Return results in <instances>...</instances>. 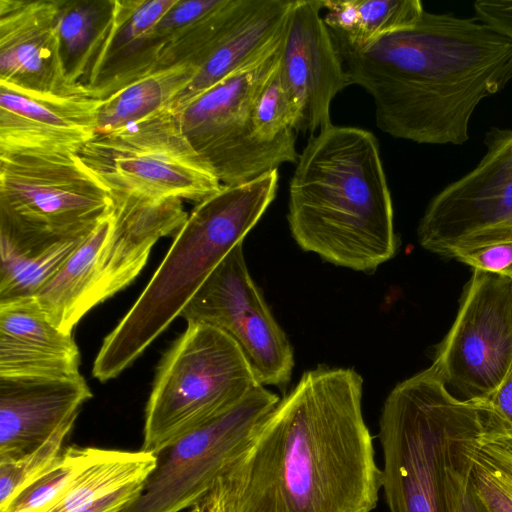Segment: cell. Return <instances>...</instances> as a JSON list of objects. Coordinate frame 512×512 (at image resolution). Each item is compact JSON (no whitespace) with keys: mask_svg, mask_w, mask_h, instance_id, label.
I'll return each instance as SVG.
<instances>
[{"mask_svg":"<svg viewBox=\"0 0 512 512\" xmlns=\"http://www.w3.org/2000/svg\"><path fill=\"white\" fill-rule=\"evenodd\" d=\"M475 17L512 39V0H477Z\"/></svg>","mask_w":512,"mask_h":512,"instance_id":"obj_35","label":"cell"},{"mask_svg":"<svg viewBox=\"0 0 512 512\" xmlns=\"http://www.w3.org/2000/svg\"><path fill=\"white\" fill-rule=\"evenodd\" d=\"M484 430L479 404L453 396L431 367L396 385L379 420L389 512H460Z\"/></svg>","mask_w":512,"mask_h":512,"instance_id":"obj_4","label":"cell"},{"mask_svg":"<svg viewBox=\"0 0 512 512\" xmlns=\"http://www.w3.org/2000/svg\"><path fill=\"white\" fill-rule=\"evenodd\" d=\"M176 0H115L80 82L84 94L104 100L158 70L166 41L156 26Z\"/></svg>","mask_w":512,"mask_h":512,"instance_id":"obj_17","label":"cell"},{"mask_svg":"<svg viewBox=\"0 0 512 512\" xmlns=\"http://www.w3.org/2000/svg\"><path fill=\"white\" fill-rule=\"evenodd\" d=\"M350 368L306 371L199 501L213 512H372L381 469Z\"/></svg>","mask_w":512,"mask_h":512,"instance_id":"obj_1","label":"cell"},{"mask_svg":"<svg viewBox=\"0 0 512 512\" xmlns=\"http://www.w3.org/2000/svg\"><path fill=\"white\" fill-rule=\"evenodd\" d=\"M221 0H176L159 20L156 31L166 41L203 17Z\"/></svg>","mask_w":512,"mask_h":512,"instance_id":"obj_34","label":"cell"},{"mask_svg":"<svg viewBox=\"0 0 512 512\" xmlns=\"http://www.w3.org/2000/svg\"><path fill=\"white\" fill-rule=\"evenodd\" d=\"M358 23L353 36L336 39L359 49L375 40L415 25L425 9L419 0H357Z\"/></svg>","mask_w":512,"mask_h":512,"instance_id":"obj_30","label":"cell"},{"mask_svg":"<svg viewBox=\"0 0 512 512\" xmlns=\"http://www.w3.org/2000/svg\"><path fill=\"white\" fill-rule=\"evenodd\" d=\"M114 1L60 0L57 32L61 62L68 85L82 94L80 82L111 17Z\"/></svg>","mask_w":512,"mask_h":512,"instance_id":"obj_25","label":"cell"},{"mask_svg":"<svg viewBox=\"0 0 512 512\" xmlns=\"http://www.w3.org/2000/svg\"><path fill=\"white\" fill-rule=\"evenodd\" d=\"M321 0L293 1L279 72L296 115V130L317 134L332 124L330 105L349 86L343 59L321 16Z\"/></svg>","mask_w":512,"mask_h":512,"instance_id":"obj_15","label":"cell"},{"mask_svg":"<svg viewBox=\"0 0 512 512\" xmlns=\"http://www.w3.org/2000/svg\"><path fill=\"white\" fill-rule=\"evenodd\" d=\"M227 334L241 349L263 386H286L294 367L293 348L252 279L236 245L211 272L180 315Z\"/></svg>","mask_w":512,"mask_h":512,"instance_id":"obj_13","label":"cell"},{"mask_svg":"<svg viewBox=\"0 0 512 512\" xmlns=\"http://www.w3.org/2000/svg\"><path fill=\"white\" fill-rule=\"evenodd\" d=\"M87 235L40 239L0 230V304L35 298Z\"/></svg>","mask_w":512,"mask_h":512,"instance_id":"obj_22","label":"cell"},{"mask_svg":"<svg viewBox=\"0 0 512 512\" xmlns=\"http://www.w3.org/2000/svg\"><path fill=\"white\" fill-rule=\"evenodd\" d=\"M197 68L178 65L160 68L101 101L96 134L111 132L173 106Z\"/></svg>","mask_w":512,"mask_h":512,"instance_id":"obj_23","label":"cell"},{"mask_svg":"<svg viewBox=\"0 0 512 512\" xmlns=\"http://www.w3.org/2000/svg\"><path fill=\"white\" fill-rule=\"evenodd\" d=\"M112 204L78 154L0 153L1 229L43 239L83 236Z\"/></svg>","mask_w":512,"mask_h":512,"instance_id":"obj_10","label":"cell"},{"mask_svg":"<svg viewBox=\"0 0 512 512\" xmlns=\"http://www.w3.org/2000/svg\"><path fill=\"white\" fill-rule=\"evenodd\" d=\"M460 512H481L471 493L469 482L462 499Z\"/></svg>","mask_w":512,"mask_h":512,"instance_id":"obj_37","label":"cell"},{"mask_svg":"<svg viewBox=\"0 0 512 512\" xmlns=\"http://www.w3.org/2000/svg\"><path fill=\"white\" fill-rule=\"evenodd\" d=\"M75 420L61 426L36 450L15 460L0 462V508L25 484L48 469L62 452L65 438Z\"/></svg>","mask_w":512,"mask_h":512,"instance_id":"obj_32","label":"cell"},{"mask_svg":"<svg viewBox=\"0 0 512 512\" xmlns=\"http://www.w3.org/2000/svg\"><path fill=\"white\" fill-rule=\"evenodd\" d=\"M110 193L111 210L35 296L49 319L67 333L93 307L129 285L155 243L176 234L188 217L179 198Z\"/></svg>","mask_w":512,"mask_h":512,"instance_id":"obj_6","label":"cell"},{"mask_svg":"<svg viewBox=\"0 0 512 512\" xmlns=\"http://www.w3.org/2000/svg\"><path fill=\"white\" fill-rule=\"evenodd\" d=\"M250 2L221 0L213 10L167 41L158 69L186 65L199 70L228 31L244 15Z\"/></svg>","mask_w":512,"mask_h":512,"instance_id":"obj_26","label":"cell"},{"mask_svg":"<svg viewBox=\"0 0 512 512\" xmlns=\"http://www.w3.org/2000/svg\"><path fill=\"white\" fill-rule=\"evenodd\" d=\"M474 270L512 279V221L479 230L457 242L447 256Z\"/></svg>","mask_w":512,"mask_h":512,"instance_id":"obj_31","label":"cell"},{"mask_svg":"<svg viewBox=\"0 0 512 512\" xmlns=\"http://www.w3.org/2000/svg\"><path fill=\"white\" fill-rule=\"evenodd\" d=\"M284 34V33H283ZM282 37L259 57L179 106H173L182 132L222 185L247 182L299 154L262 142L252 111L279 66Z\"/></svg>","mask_w":512,"mask_h":512,"instance_id":"obj_8","label":"cell"},{"mask_svg":"<svg viewBox=\"0 0 512 512\" xmlns=\"http://www.w3.org/2000/svg\"><path fill=\"white\" fill-rule=\"evenodd\" d=\"M59 6L60 0H0L1 84L37 93L82 94L64 74Z\"/></svg>","mask_w":512,"mask_h":512,"instance_id":"obj_18","label":"cell"},{"mask_svg":"<svg viewBox=\"0 0 512 512\" xmlns=\"http://www.w3.org/2000/svg\"><path fill=\"white\" fill-rule=\"evenodd\" d=\"M91 397L81 374L0 376V462L36 450L61 426L76 420L80 408Z\"/></svg>","mask_w":512,"mask_h":512,"instance_id":"obj_19","label":"cell"},{"mask_svg":"<svg viewBox=\"0 0 512 512\" xmlns=\"http://www.w3.org/2000/svg\"><path fill=\"white\" fill-rule=\"evenodd\" d=\"M469 486L481 512H512V445L483 433Z\"/></svg>","mask_w":512,"mask_h":512,"instance_id":"obj_27","label":"cell"},{"mask_svg":"<svg viewBox=\"0 0 512 512\" xmlns=\"http://www.w3.org/2000/svg\"><path fill=\"white\" fill-rule=\"evenodd\" d=\"M456 398L481 402L512 367V279L474 270L430 366Z\"/></svg>","mask_w":512,"mask_h":512,"instance_id":"obj_12","label":"cell"},{"mask_svg":"<svg viewBox=\"0 0 512 512\" xmlns=\"http://www.w3.org/2000/svg\"><path fill=\"white\" fill-rule=\"evenodd\" d=\"M183 512H190V510L188 509V510H186V511H183Z\"/></svg>","mask_w":512,"mask_h":512,"instance_id":"obj_39","label":"cell"},{"mask_svg":"<svg viewBox=\"0 0 512 512\" xmlns=\"http://www.w3.org/2000/svg\"><path fill=\"white\" fill-rule=\"evenodd\" d=\"M296 164L287 219L304 251L361 272L395 255L392 199L373 133L331 124L310 137Z\"/></svg>","mask_w":512,"mask_h":512,"instance_id":"obj_3","label":"cell"},{"mask_svg":"<svg viewBox=\"0 0 512 512\" xmlns=\"http://www.w3.org/2000/svg\"><path fill=\"white\" fill-rule=\"evenodd\" d=\"M80 352L35 298L0 304V376L74 377Z\"/></svg>","mask_w":512,"mask_h":512,"instance_id":"obj_20","label":"cell"},{"mask_svg":"<svg viewBox=\"0 0 512 512\" xmlns=\"http://www.w3.org/2000/svg\"><path fill=\"white\" fill-rule=\"evenodd\" d=\"M142 483L122 487L73 512H122L139 495Z\"/></svg>","mask_w":512,"mask_h":512,"instance_id":"obj_36","label":"cell"},{"mask_svg":"<svg viewBox=\"0 0 512 512\" xmlns=\"http://www.w3.org/2000/svg\"><path fill=\"white\" fill-rule=\"evenodd\" d=\"M263 385L155 453L153 470L122 512H183L248 448L279 402Z\"/></svg>","mask_w":512,"mask_h":512,"instance_id":"obj_11","label":"cell"},{"mask_svg":"<svg viewBox=\"0 0 512 512\" xmlns=\"http://www.w3.org/2000/svg\"><path fill=\"white\" fill-rule=\"evenodd\" d=\"M190 512H208L200 507H197L195 505H193L192 507L189 508Z\"/></svg>","mask_w":512,"mask_h":512,"instance_id":"obj_38","label":"cell"},{"mask_svg":"<svg viewBox=\"0 0 512 512\" xmlns=\"http://www.w3.org/2000/svg\"><path fill=\"white\" fill-rule=\"evenodd\" d=\"M479 404L485 435L512 445V367L498 388Z\"/></svg>","mask_w":512,"mask_h":512,"instance_id":"obj_33","label":"cell"},{"mask_svg":"<svg viewBox=\"0 0 512 512\" xmlns=\"http://www.w3.org/2000/svg\"><path fill=\"white\" fill-rule=\"evenodd\" d=\"M258 385L243 352L227 334L209 325L187 324L157 371L141 450L157 453Z\"/></svg>","mask_w":512,"mask_h":512,"instance_id":"obj_7","label":"cell"},{"mask_svg":"<svg viewBox=\"0 0 512 512\" xmlns=\"http://www.w3.org/2000/svg\"><path fill=\"white\" fill-rule=\"evenodd\" d=\"M252 124L255 134L262 142L297 151L296 115L283 84L279 66L268 79L255 102Z\"/></svg>","mask_w":512,"mask_h":512,"instance_id":"obj_29","label":"cell"},{"mask_svg":"<svg viewBox=\"0 0 512 512\" xmlns=\"http://www.w3.org/2000/svg\"><path fill=\"white\" fill-rule=\"evenodd\" d=\"M101 101L0 83V153L78 154L96 135Z\"/></svg>","mask_w":512,"mask_h":512,"instance_id":"obj_16","label":"cell"},{"mask_svg":"<svg viewBox=\"0 0 512 512\" xmlns=\"http://www.w3.org/2000/svg\"><path fill=\"white\" fill-rule=\"evenodd\" d=\"M484 145L479 163L428 203L417 228L424 249L446 257L466 236L512 221V129L491 127Z\"/></svg>","mask_w":512,"mask_h":512,"instance_id":"obj_14","label":"cell"},{"mask_svg":"<svg viewBox=\"0 0 512 512\" xmlns=\"http://www.w3.org/2000/svg\"><path fill=\"white\" fill-rule=\"evenodd\" d=\"M78 156L109 190L199 203L222 187L185 137L173 106L96 134Z\"/></svg>","mask_w":512,"mask_h":512,"instance_id":"obj_9","label":"cell"},{"mask_svg":"<svg viewBox=\"0 0 512 512\" xmlns=\"http://www.w3.org/2000/svg\"><path fill=\"white\" fill-rule=\"evenodd\" d=\"M97 450L67 447L48 469L17 491L0 512H43L70 486Z\"/></svg>","mask_w":512,"mask_h":512,"instance_id":"obj_28","label":"cell"},{"mask_svg":"<svg viewBox=\"0 0 512 512\" xmlns=\"http://www.w3.org/2000/svg\"><path fill=\"white\" fill-rule=\"evenodd\" d=\"M334 39L349 85L373 99L377 126L418 144L467 142L478 105L512 81V39L476 17L425 11L363 48Z\"/></svg>","mask_w":512,"mask_h":512,"instance_id":"obj_2","label":"cell"},{"mask_svg":"<svg viewBox=\"0 0 512 512\" xmlns=\"http://www.w3.org/2000/svg\"><path fill=\"white\" fill-rule=\"evenodd\" d=\"M293 0H251L174 103L179 106L247 65L283 35Z\"/></svg>","mask_w":512,"mask_h":512,"instance_id":"obj_21","label":"cell"},{"mask_svg":"<svg viewBox=\"0 0 512 512\" xmlns=\"http://www.w3.org/2000/svg\"><path fill=\"white\" fill-rule=\"evenodd\" d=\"M156 457L147 451L128 452L98 448L70 486L43 512H73L130 484L143 482Z\"/></svg>","mask_w":512,"mask_h":512,"instance_id":"obj_24","label":"cell"},{"mask_svg":"<svg viewBox=\"0 0 512 512\" xmlns=\"http://www.w3.org/2000/svg\"><path fill=\"white\" fill-rule=\"evenodd\" d=\"M278 169L222 185L199 202L175 234L162 263L134 305L106 336L93 364L101 382L118 376L171 324L225 256L274 200Z\"/></svg>","mask_w":512,"mask_h":512,"instance_id":"obj_5","label":"cell"}]
</instances>
